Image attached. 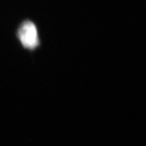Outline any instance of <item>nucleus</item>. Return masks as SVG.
I'll return each mask as SVG.
<instances>
[{"label": "nucleus", "instance_id": "obj_1", "mask_svg": "<svg viewBox=\"0 0 146 146\" xmlns=\"http://www.w3.org/2000/svg\"><path fill=\"white\" fill-rule=\"evenodd\" d=\"M18 37L20 42L26 48L34 49L39 45V37L35 25L26 21L21 25L18 31Z\"/></svg>", "mask_w": 146, "mask_h": 146}]
</instances>
